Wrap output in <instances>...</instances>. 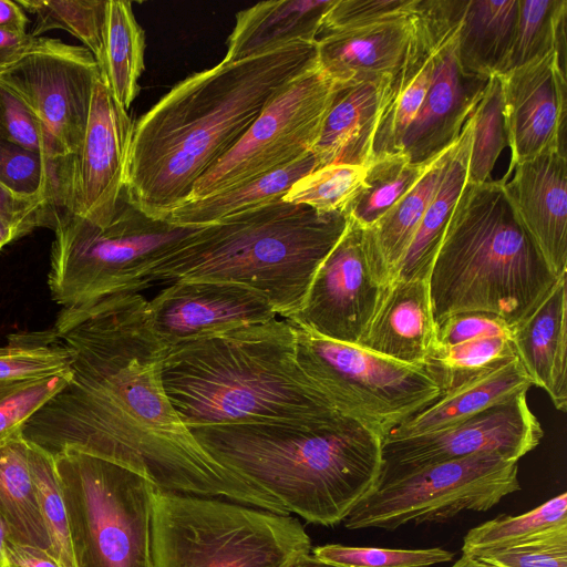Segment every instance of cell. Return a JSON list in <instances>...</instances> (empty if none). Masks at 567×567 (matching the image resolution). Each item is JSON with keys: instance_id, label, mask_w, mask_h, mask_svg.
<instances>
[{"instance_id": "cell-6", "label": "cell", "mask_w": 567, "mask_h": 567, "mask_svg": "<svg viewBox=\"0 0 567 567\" xmlns=\"http://www.w3.org/2000/svg\"><path fill=\"white\" fill-rule=\"evenodd\" d=\"M557 279L519 224L502 179L466 184L429 275L435 327L456 313L485 312L513 328Z\"/></svg>"}, {"instance_id": "cell-44", "label": "cell", "mask_w": 567, "mask_h": 567, "mask_svg": "<svg viewBox=\"0 0 567 567\" xmlns=\"http://www.w3.org/2000/svg\"><path fill=\"white\" fill-rule=\"evenodd\" d=\"M0 184L19 197L47 199L55 209V182L47 159L1 135Z\"/></svg>"}, {"instance_id": "cell-3", "label": "cell", "mask_w": 567, "mask_h": 567, "mask_svg": "<svg viewBox=\"0 0 567 567\" xmlns=\"http://www.w3.org/2000/svg\"><path fill=\"white\" fill-rule=\"evenodd\" d=\"M189 430L215 461L312 524L343 522L382 468V437L344 415Z\"/></svg>"}, {"instance_id": "cell-2", "label": "cell", "mask_w": 567, "mask_h": 567, "mask_svg": "<svg viewBox=\"0 0 567 567\" xmlns=\"http://www.w3.org/2000/svg\"><path fill=\"white\" fill-rule=\"evenodd\" d=\"M317 65V40H300L237 62L221 60L178 82L134 122L126 200L166 220L275 95Z\"/></svg>"}, {"instance_id": "cell-43", "label": "cell", "mask_w": 567, "mask_h": 567, "mask_svg": "<svg viewBox=\"0 0 567 567\" xmlns=\"http://www.w3.org/2000/svg\"><path fill=\"white\" fill-rule=\"evenodd\" d=\"M71 379V369L59 374L0 381V445L22 433L23 425Z\"/></svg>"}, {"instance_id": "cell-34", "label": "cell", "mask_w": 567, "mask_h": 567, "mask_svg": "<svg viewBox=\"0 0 567 567\" xmlns=\"http://www.w3.org/2000/svg\"><path fill=\"white\" fill-rule=\"evenodd\" d=\"M566 0H518L514 41L506 72L550 52H556L566 63Z\"/></svg>"}, {"instance_id": "cell-15", "label": "cell", "mask_w": 567, "mask_h": 567, "mask_svg": "<svg viewBox=\"0 0 567 567\" xmlns=\"http://www.w3.org/2000/svg\"><path fill=\"white\" fill-rule=\"evenodd\" d=\"M134 122L101 75L93 89L85 135L66 159L56 213L104 226L114 218L124 189Z\"/></svg>"}, {"instance_id": "cell-33", "label": "cell", "mask_w": 567, "mask_h": 567, "mask_svg": "<svg viewBox=\"0 0 567 567\" xmlns=\"http://www.w3.org/2000/svg\"><path fill=\"white\" fill-rule=\"evenodd\" d=\"M437 156L425 163H412L400 153L373 159L344 214L360 228L371 227L415 186Z\"/></svg>"}, {"instance_id": "cell-46", "label": "cell", "mask_w": 567, "mask_h": 567, "mask_svg": "<svg viewBox=\"0 0 567 567\" xmlns=\"http://www.w3.org/2000/svg\"><path fill=\"white\" fill-rule=\"evenodd\" d=\"M475 557L496 567H567V526L546 530L519 544Z\"/></svg>"}, {"instance_id": "cell-12", "label": "cell", "mask_w": 567, "mask_h": 567, "mask_svg": "<svg viewBox=\"0 0 567 567\" xmlns=\"http://www.w3.org/2000/svg\"><path fill=\"white\" fill-rule=\"evenodd\" d=\"M338 89L318 65L290 81L237 144L196 181L186 200L220 193L310 154Z\"/></svg>"}, {"instance_id": "cell-5", "label": "cell", "mask_w": 567, "mask_h": 567, "mask_svg": "<svg viewBox=\"0 0 567 567\" xmlns=\"http://www.w3.org/2000/svg\"><path fill=\"white\" fill-rule=\"evenodd\" d=\"M349 223L342 212L318 213L280 199L197 227L151 270L148 281L240 284L289 319Z\"/></svg>"}, {"instance_id": "cell-22", "label": "cell", "mask_w": 567, "mask_h": 567, "mask_svg": "<svg viewBox=\"0 0 567 567\" xmlns=\"http://www.w3.org/2000/svg\"><path fill=\"white\" fill-rule=\"evenodd\" d=\"M518 361L532 385L554 406L567 409V274L558 277L537 307L512 328Z\"/></svg>"}, {"instance_id": "cell-31", "label": "cell", "mask_w": 567, "mask_h": 567, "mask_svg": "<svg viewBox=\"0 0 567 567\" xmlns=\"http://www.w3.org/2000/svg\"><path fill=\"white\" fill-rule=\"evenodd\" d=\"M31 446L22 433L0 445V517L9 539L51 551L33 480Z\"/></svg>"}, {"instance_id": "cell-29", "label": "cell", "mask_w": 567, "mask_h": 567, "mask_svg": "<svg viewBox=\"0 0 567 567\" xmlns=\"http://www.w3.org/2000/svg\"><path fill=\"white\" fill-rule=\"evenodd\" d=\"M473 133L472 116L454 143L437 189L398 266L394 280L429 278L455 204L467 184V161Z\"/></svg>"}, {"instance_id": "cell-26", "label": "cell", "mask_w": 567, "mask_h": 567, "mask_svg": "<svg viewBox=\"0 0 567 567\" xmlns=\"http://www.w3.org/2000/svg\"><path fill=\"white\" fill-rule=\"evenodd\" d=\"M530 386L517 357L513 358L457 388L442 392L435 401L395 426L384 439L408 437L447 427L508 402L527 392Z\"/></svg>"}, {"instance_id": "cell-8", "label": "cell", "mask_w": 567, "mask_h": 567, "mask_svg": "<svg viewBox=\"0 0 567 567\" xmlns=\"http://www.w3.org/2000/svg\"><path fill=\"white\" fill-rule=\"evenodd\" d=\"M196 228L150 217L123 193L114 218L104 226L59 212L48 274L51 298L74 309L141 292L151 286V270Z\"/></svg>"}, {"instance_id": "cell-9", "label": "cell", "mask_w": 567, "mask_h": 567, "mask_svg": "<svg viewBox=\"0 0 567 567\" xmlns=\"http://www.w3.org/2000/svg\"><path fill=\"white\" fill-rule=\"evenodd\" d=\"M75 567H153L156 486L118 464L66 451L55 456Z\"/></svg>"}, {"instance_id": "cell-56", "label": "cell", "mask_w": 567, "mask_h": 567, "mask_svg": "<svg viewBox=\"0 0 567 567\" xmlns=\"http://www.w3.org/2000/svg\"><path fill=\"white\" fill-rule=\"evenodd\" d=\"M452 567H496L475 556L464 555Z\"/></svg>"}, {"instance_id": "cell-19", "label": "cell", "mask_w": 567, "mask_h": 567, "mask_svg": "<svg viewBox=\"0 0 567 567\" xmlns=\"http://www.w3.org/2000/svg\"><path fill=\"white\" fill-rule=\"evenodd\" d=\"M457 25L436 49L425 100L401 143L400 154L412 163L429 162L456 142L487 83L461 70L456 58Z\"/></svg>"}, {"instance_id": "cell-20", "label": "cell", "mask_w": 567, "mask_h": 567, "mask_svg": "<svg viewBox=\"0 0 567 567\" xmlns=\"http://www.w3.org/2000/svg\"><path fill=\"white\" fill-rule=\"evenodd\" d=\"M513 172L509 182L502 179L507 199L558 278L567 274V155L543 154L516 165Z\"/></svg>"}, {"instance_id": "cell-50", "label": "cell", "mask_w": 567, "mask_h": 567, "mask_svg": "<svg viewBox=\"0 0 567 567\" xmlns=\"http://www.w3.org/2000/svg\"><path fill=\"white\" fill-rule=\"evenodd\" d=\"M6 554L9 567H62L51 551L9 538Z\"/></svg>"}, {"instance_id": "cell-7", "label": "cell", "mask_w": 567, "mask_h": 567, "mask_svg": "<svg viewBox=\"0 0 567 567\" xmlns=\"http://www.w3.org/2000/svg\"><path fill=\"white\" fill-rule=\"evenodd\" d=\"M151 548L153 567H288L311 539L291 515L156 488Z\"/></svg>"}, {"instance_id": "cell-45", "label": "cell", "mask_w": 567, "mask_h": 567, "mask_svg": "<svg viewBox=\"0 0 567 567\" xmlns=\"http://www.w3.org/2000/svg\"><path fill=\"white\" fill-rule=\"evenodd\" d=\"M312 554L339 567H431L451 561L454 554L440 548L395 549L340 544L317 546Z\"/></svg>"}, {"instance_id": "cell-41", "label": "cell", "mask_w": 567, "mask_h": 567, "mask_svg": "<svg viewBox=\"0 0 567 567\" xmlns=\"http://www.w3.org/2000/svg\"><path fill=\"white\" fill-rule=\"evenodd\" d=\"M368 166L329 164L299 178L282 197L286 203L318 213H344L361 188Z\"/></svg>"}, {"instance_id": "cell-35", "label": "cell", "mask_w": 567, "mask_h": 567, "mask_svg": "<svg viewBox=\"0 0 567 567\" xmlns=\"http://www.w3.org/2000/svg\"><path fill=\"white\" fill-rule=\"evenodd\" d=\"M513 358L516 353L511 337L493 336L450 347L433 346L423 368L442 393Z\"/></svg>"}, {"instance_id": "cell-11", "label": "cell", "mask_w": 567, "mask_h": 567, "mask_svg": "<svg viewBox=\"0 0 567 567\" xmlns=\"http://www.w3.org/2000/svg\"><path fill=\"white\" fill-rule=\"evenodd\" d=\"M519 489L517 462L482 453L379 482L343 523L348 529L393 530L444 522L463 511L485 512Z\"/></svg>"}, {"instance_id": "cell-54", "label": "cell", "mask_w": 567, "mask_h": 567, "mask_svg": "<svg viewBox=\"0 0 567 567\" xmlns=\"http://www.w3.org/2000/svg\"><path fill=\"white\" fill-rule=\"evenodd\" d=\"M288 567H339L331 563L324 561L315 555L305 554L296 558Z\"/></svg>"}, {"instance_id": "cell-24", "label": "cell", "mask_w": 567, "mask_h": 567, "mask_svg": "<svg viewBox=\"0 0 567 567\" xmlns=\"http://www.w3.org/2000/svg\"><path fill=\"white\" fill-rule=\"evenodd\" d=\"M393 76L339 86L311 153L318 167L368 166L382 104Z\"/></svg>"}, {"instance_id": "cell-1", "label": "cell", "mask_w": 567, "mask_h": 567, "mask_svg": "<svg viewBox=\"0 0 567 567\" xmlns=\"http://www.w3.org/2000/svg\"><path fill=\"white\" fill-rule=\"evenodd\" d=\"M146 306L141 292H127L58 312L52 329L72 353L71 379L23 425V437L52 456L74 451L118 464L159 489L289 515L215 461L182 422Z\"/></svg>"}, {"instance_id": "cell-38", "label": "cell", "mask_w": 567, "mask_h": 567, "mask_svg": "<svg viewBox=\"0 0 567 567\" xmlns=\"http://www.w3.org/2000/svg\"><path fill=\"white\" fill-rule=\"evenodd\" d=\"M72 353L51 328L7 336L0 346V381L45 378L71 369Z\"/></svg>"}, {"instance_id": "cell-28", "label": "cell", "mask_w": 567, "mask_h": 567, "mask_svg": "<svg viewBox=\"0 0 567 567\" xmlns=\"http://www.w3.org/2000/svg\"><path fill=\"white\" fill-rule=\"evenodd\" d=\"M453 145L437 156L415 186L375 224L367 229L361 228L371 267L385 287L394 280L398 266L437 189Z\"/></svg>"}, {"instance_id": "cell-27", "label": "cell", "mask_w": 567, "mask_h": 567, "mask_svg": "<svg viewBox=\"0 0 567 567\" xmlns=\"http://www.w3.org/2000/svg\"><path fill=\"white\" fill-rule=\"evenodd\" d=\"M517 13L518 0H465L456 33L463 73L488 80L506 72Z\"/></svg>"}, {"instance_id": "cell-16", "label": "cell", "mask_w": 567, "mask_h": 567, "mask_svg": "<svg viewBox=\"0 0 567 567\" xmlns=\"http://www.w3.org/2000/svg\"><path fill=\"white\" fill-rule=\"evenodd\" d=\"M389 287L371 267L362 229L350 221L317 269L301 308L288 320L321 337L359 344Z\"/></svg>"}, {"instance_id": "cell-42", "label": "cell", "mask_w": 567, "mask_h": 567, "mask_svg": "<svg viewBox=\"0 0 567 567\" xmlns=\"http://www.w3.org/2000/svg\"><path fill=\"white\" fill-rule=\"evenodd\" d=\"M31 444L33 480L51 553L62 567H75L69 520L56 476L54 458L37 444Z\"/></svg>"}, {"instance_id": "cell-36", "label": "cell", "mask_w": 567, "mask_h": 567, "mask_svg": "<svg viewBox=\"0 0 567 567\" xmlns=\"http://www.w3.org/2000/svg\"><path fill=\"white\" fill-rule=\"evenodd\" d=\"M35 17L31 35L64 30L78 38L100 63L104 48L107 0H18Z\"/></svg>"}, {"instance_id": "cell-10", "label": "cell", "mask_w": 567, "mask_h": 567, "mask_svg": "<svg viewBox=\"0 0 567 567\" xmlns=\"http://www.w3.org/2000/svg\"><path fill=\"white\" fill-rule=\"evenodd\" d=\"M301 370L337 411L382 437L441 395L423 367L321 337L286 319Z\"/></svg>"}, {"instance_id": "cell-49", "label": "cell", "mask_w": 567, "mask_h": 567, "mask_svg": "<svg viewBox=\"0 0 567 567\" xmlns=\"http://www.w3.org/2000/svg\"><path fill=\"white\" fill-rule=\"evenodd\" d=\"M55 209L48 203L18 213H0L1 249L38 227H54Z\"/></svg>"}, {"instance_id": "cell-18", "label": "cell", "mask_w": 567, "mask_h": 567, "mask_svg": "<svg viewBox=\"0 0 567 567\" xmlns=\"http://www.w3.org/2000/svg\"><path fill=\"white\" fill-rule=\"evenodd\" d=\"M513 168L536 156L566 152L567 63L550 52L499 75Z\"/></svg>"}, {"instance_id": "cell-32", "label": "cell", "mask_w": 567, "mask_h": 567, "mask_svg": "<svg viewBox=\"0 0 567 567\" xmlns=\"http://www.w3.org/2000/svg\"><path fill=\"white\" fill-rule=\"evenodd\" d=\"M145 33L131 1L107 0L104 48L99 69L114 100L126 111L140 93L145 69Z\"/></svg>"}, {"instance_id": "cell-37", "label": "cell", "mask_w": 567, "mask_h": 567, "mask_svg": "<svg viewBox=\"0 0 567 567\" xmlns=\"http://www.w3.org/2000/svg\"><path fill=\"white\" fill-rule=\"evenodd\" d=\"M561 526H567L566 493L522 515H502L470 529L464 537L462 553L476 556L506 548Z\"/></svg>"}, {"instance_id": "cell-40", "label": "cell", "mask_w": 567, "mask_h": 567, "mask_svg": "<svg viewBox=\"0 0 567 567\" xmlns=\"http://www.w3.org/2000/svg\"><path fill=\"white\" fill-rule=\"evenodd\" d=\"M0 135L47 159L54 176L56 206L64 178L65 158L39 115L2 81H0Z\"/></svg>"}, {"instance_id": "cell-25", "label": "cell", "mask_w": 567, "mask_h": 567, "mask_svg": "<svg viewBox=\"0 0 567 567\" xmlns=\"http://www.w3.org/2000/svg\"><path fill=\"white\" fill-rule=\"evenodd\" d=\"M334 1L271 0L239 11L223 60L237 62L296 41H316Z\"/></svg>"}, {"instance_id": "cell-21", "label": "cell", "mask_w": 567, "mask_h": 567, "mask_svg": "<svg viewBox=\"0 0 567 567\" xmlns=\"http://www.w3.org/2000/svg\"><path fill=\"white\" fill-rule=\"evenodd\" d=\"M413 28L414 12L404 18L321 34L317 38L318 68L339 86L394 76L404 60Z\"/></svg>"}, {"instance_id": "cell-14", "label": "cell", "mask_w": 567, "mask_h": 567, "mask_svg": "<svg viewBox=\"0 0 567 567\" xmlns=\"http://www.w3.org/2000/svg\"><path fill=\"white\" fill-rule=\"evenodd\" d=\"M526 393L444 429L383 439L378 483L427 465L482 453H494L517 462L533 451L544 435L538 419L528 406Z\"/></svg>"}, {"instance_id": "cell-4", "label": "cell", "mask_w": 567, "mask_h": 567, "mask_svg": "<svg viewBox=\"0 0 567 567\" xmlns=\"http://www.w3.org/2000/svg\"><path fill=\"white\" fill-rule=\"evenodd\" d=\"M162 381L188 429L342 415L301 370L292 327L284 318L165 350Z\"/></svg>"}, {"instance_id": "cell-47", "label": "cell", "mask_w": 567, "mask_h": 567, "mask_svg": "<svg viewBox=\"0 0 567 567\" xmlns=\"http://www.w3.org/2000/svg\"><path fill=\"white\" fill-rule=\"evenodd\" d=\"M417 0H336L323 17L320 34L358 29L404 18Z\"/></svg>"}, {"instance_id": "cell-23", "label": "cell", "mask_w": 567, "mask_h": 567, "mask_svg": "<svg viewBox=\"0 0 567 567\" xmlns=\"http://www.w3.org/2000/svg\"><path fill=\"white\" fill-rule=\"evenodd\" d=\"M434 342L429 278H419L390 285L358 346L401 363L423 367Z\"/></svg>"}, {"instance_id": "cell-13", "label": "cell", "mask_w": 567, "mask_h": 567, "mask_svg": "<svg viewBox=\"0 0 567 567\" xmlns=\"http://www.w3.org/2000/svg\"><path fill=\"white\" fill-rule=\"evenodd\" d=\"M99 78L97 62L85 47L44 37L0 70V81L43 121L65 164L82 145Z\"/></svg>"}, {"instance_id": "cell-30", "label": "cell", "mask_w": 567, "mask_h": 567, "mask_svg": "<svg viewBox=\"0 0 567 567\" xmlns=\"http://www.w3.org/2000/svg\"><path fill=\"white\" fill-rule=\"evenodd\" d=\"M318 168L312 153L277 171L220 193L188 199L172 209L166 220L184 227H200L223 218L282 199L301 177Z\"/></svg>"}, {"instance_id": "cell-52", "label": "cell", "mask_w": 567, "mask_h": 567, "mask_svg": "<svg viewBox=\"0 0 567 567\" xmlns=\"http://www.w3.org/2000/svg\"><path fill=\"white\" fill-rule=\"evenodd\" d=\"M29 19L24 10L14 1L0 0V28L27 32Z\"/></svg>"}, {"instance_id": "cell-39", "label": "cell", "mask_w": 567, "mask_h": 567, "mask_svg": "<svg viewBox=\"0 0 567 567\" xmlns=\"http://www.w3.org/2000/svg\"><path fill=\"white\" fill-rule=\"evenodd\" d=\"M473 133L467 161V184L489 182L492 171L507 145L499 75L487 80L473 113Z\"/></svg>"}, {"instance_id": "cell-51", "label": "cell", "mask_w": 567, "mask_h": 567, "mask_svg": "<svg viewBox=\"0 0 567 567\" xmlns=\"http://www.w3.org/2000/svg\"><path fill=\"white\" fill-rule=\"evenodd\" d=\"M37 38L30 33L0 28V70L20 59Z\"/></svg>"}, {"instance_id": "cell-17", "label": "cell", "mask_w": 567, "mask_h": 567, "mask_svg": "<svg viewBox=\"0 0 567 567\" xmlns=\"http://www.w3.org/2000/svg\"><path fill=\"white\" fill-rule=\"evenodd\" d=\"M154 337L165 350L277 318L258 291L236 282L176 280L147 300Z\"/></svg>"}, {"instance_id": "cell-53", "label": "cell", "mask_w": 567, "mask_h": 567, "mask_svg": "<svg viewBox=\"0 0 567 567\" xmlns=\"http://www.w3.org/2000/svg\"><path fill=\"white\" fill-rule=\"evenodd\" d=\"M44 203L50 204L47 199H27L19 197L0 184V213L23 212Z\"/></svg>"}, {"instance_id": "cell-55", "label": "cell", "mask_w": 567, "mask_h": 567, "mask_svg": "<svg viewBox=\"0 0 567 567\" xmlns=\"http://www.w3.org/2000/svg\"><path fill=\"white\" fill-rule=\"evenodd\" d=\"M9 538V533L6 523L0 517V567H9L7 554H6V544Z\"/></svg>"}, {"instance_id": "cell-48", "label": "cell", "mask_w": 567, "mask_h": 567, "mask_svg": "<svg viewBox=\"0 0 567 567\" xmlns=\"http://www.w3.org/2000/svg\"><path fill=\"white\" fill-rule=\"evenodd\" d=\"M512 336V327L502 318L485 312H461L435 327L434 346L450 347L483 337Z\"/></svg>"}]
</instances>
